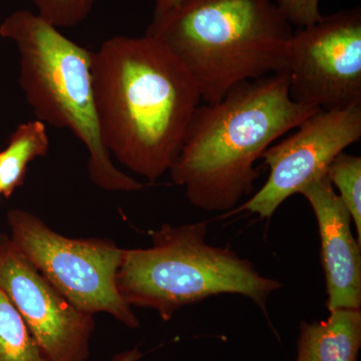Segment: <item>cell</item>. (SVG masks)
I'll list each match as a JSON object with an SVG mask.
<instances>
[{"label": "cell", "mask_w": 361, "mask_h": 361, "mask_svg": "<svg viewBox=\"0 0 361 361\" xmlns=\"http://www.w3.org/2000/svg\"><path fill=\"white\" fill-rule=\"evenodd\" d=\"M97 121L111 158L156 182L170 170L191 116L198 85L160 40L114 37L92 51Z\"/></svg>", "instance_id": "obj_1"}, {"label": "cell", "mask_w": 361, "mask_h": 361, "mask_svg": "<svg viewBox=\"0 0 361 361\" xmlns=\"http://www.w3.org/2000/svg\"><path fill=\"white\" fill-rule=\"evenodd\" d=\"M317 111L292 101L286 71L242 82L220 101L197 106L169 170L171 179L197 208L234 210L253 190L256 161Z\"/></svg>", "instance_id": "obj_2"}, {"label": "cell", "mask_w": 361, "mask_h": 361, "mask_svg": "<svg viewBox=\"0 0 361 361\" xmlns=\"http://www.w3.org/2000/svg\"><path fill=\"white\" fill-rule=\"evenodd\" d=\"M146 35L160 40L214 104L242 82L283 73L293 30L271 0H182Z\"/></svg>", "instance_id": "obj_3"}, {"label": "cell", "mask_w": 361, "mask_h": 361, "mask_svg": "<svg viewBox=\"0 0 361 361\" xmlns=\"http://www.w3.org/2000/svg\"><path fill=\"white\" fill-rule=\"evenodd\" d=\"M0 37L18 49V82L37 120L70 130L85 145L92 182L108 192L142 190L145 185L118 170L104 146L94 102L92 51L25 9L2 21Z\"/></svg>", "instance_id": "obj_4"}, {"label": "cell", "mask_w": 361, "mask_h": 361, "mask_svg": "<svg viewBox=\"0 0 361 361\" xmlns=\"http://www.w3.org/2000/svg\"><path fill=\"white\" fill-rule=\"evenodd\" d=\"M206 222L164 224L147 249H123L116 286L130 307L149 308L164 322L184 306L220 294H238L267 312L269 297L281 288L250 261L207 242Z\"/></svg>", "instance_id": "obj_5"}, {"label": "cell", "mask_w": 361, "mask_h": 361, "mask_svg": "<svg viewBox=\"0 0 361 361\" xmlns=\"http://www.w3.org/2000/svg\"><path fill=\"white\" fill-rule=\"evenodd\" d=\"M7 223L14 245L78 310L106 313L129 329H139V319L116 286L123 249L115 242L63 236L21 209L9 211Z\"/></svg>", "instance_id": "obj_6"}, {"label": "cell", "mask_w": 361, "mask_h": 361, "mask_svg": "<svg viewBox=\"0 0 361 361\" xmlns=\"http://www.w3.org/2000/svg\"><path fill=\"white\" fill-rule=\"evenodd\" d=\"M285 71L292 101L320 111L361 104L360 7L322 16L287 45Z\"/></svg>", "instance_id": "obj_7"}, {"label": "cell", "mask_w": 361, "mask_h": 361, "mask_svg": "<svg viewBox=\"0 0 361 361\" xmlns=\"http://www.w3.org/2000/svg\"><path fill=\"white\" fill-rule=\"evenodd\" d=\"M296 130L271 145L262 155L269 168L264 186L238 210L270 219L283 202L327 175L330 164L361 137V104L336 111H317Z\"/></svg>", "instance_id": "obj_8"}, {"label": "cell", "mask_w": 361, "mask_h": 361, "mask_svg": "<svg viewBox=\"0 0 361 361\" xmlns=\"http://www.w3.org/2000/svg\"><path fill=\"white\" fill-rule=\"evenodd\" d=\"M0 290L13 304L45 361H87L94 315L78 310L0 234Z\"/></svg>", "instance_id": "obj_9"}, {"label": "cell", "mask_w": 361, "mask_h": 361, "mask_svg": "<svg viewBox=\"0 0 361 361\" xmlns=\"http://www.w3.org/2000/svg\"><path fill=\"white\" fill-rule=\"evenodd\" d=\"M300 194L310 204L319 229L327 308L360 310L361 249L351 232L348 208L327 175L312 180Z\"/></svg>", "instance_id": "obj_10"}, {"label": "cell", "mask_w": 361, "mask_h": 361, "mask_svg": "<svg viewBox=\"0 0 361 361\" xmlns=\"http://www.w3.org/2000/svg\"><path fill=\"white\" fill-rule=\"evenodd\" d=\"M361 346V310L330 311L325 322L300 323L296 361H356Z\"/></svg>", "instance_id": "obj_11"}, {"label": "cell", "mask_w": 361, "mask_h": 361, "mask_svg": "<svg viewBox=\"0 0 361 361\" xmlns=\"http://www.w3.org/2000/svg\"><path fill=\"white\" fill-rule=\"evenodd\" d=\"M49 149L47 125L40 121L20 123L14 130L6 148L0 151V188L4 198L23 186L30 164L47 155Z\"/></svg>", "instance_id": "obj_12"}, {"label": "cell", "mask_w": 361, "mask_h": 361, "mask_svg": "<svg viewBox=\"0 0 361 361\" xmlns=\"http://www.w3.org/2000/svg\"><path fill=\"white\" fill-rule=\"evenodd\" d=\"M0 361H45L20 312L1 290Z\"/></svg>", "instance_id": "obj_13"}, {"label": "cell", "mask_w": 361, "mask_h": 361, "mask_svg": "<svg viewBox=\"0 0 361 361\" xmlns=\"http://www.w3.org/2000/svg\"><path fill=\"white\" fill-rule=\"evenodd\" d=\"M327 177L338 189L344 205L350 214L361 245V158L342 152L330 164Z\"/></svg>", "instance_id": "obj_14"}, {"label": "cell", "mask_w": 361, "mask_h": 361, "mask_svg": "<svg viewBox=\"0 0 361 361\" xmlns=\"http://www.w3.org/2000/svg\"><path fill=\"white\" fill-rule=\"evenodd\" d=\"M37 13L59 28L80 25L92 13L96 0H30Z\"/></svg>", "instance_id": "obj_15"}, {"label": "cell", "mask_w": 361, "mask_h": 361, "mask_svg": "<svg viewBox=\"0 0 361 361\" xmlns=\"http://www.w3.org/2000/svg\"><path fill=\"white\" fill-rule=\"evenodd\" d=\"M278 8L290 25L302 28L322 18L319 0H278Z\"/></svg>", "instance_id": "obj_16"}, {"label": "cell", "mask_w": 361, "mask_h": 361, "mask_svg": "<svg viewBox=\"0 0 361 361\" xmlns=\"http://www.w3.org/2000/svg\"><path fill=\"white\" fill-rule=\"evenodd\" d=\"M180 1H182V0H155L153 20H159L161 16L168 13L169 11H172Z\"/></svg>", "instance_id": "obj_17"}, {"label": "cell", "mask_w": 361, "mask_h": 361, "mask_svg": "<svg viewBox=\"0 0 361 361\" xmlns=\"http://www.w3.org/2000/svg\"><path fill=\"white\" fill-rule=\"evenodd\" d=\"M142 355L141 351L137 348L130 349V350L123 351L122 353H118L113 361H137L141 360Z\"/></svg>", "instance_id": "obj_18"}, {"label": "cell", "mask_w": 361, "mask_h": 361, "mask_svg": "<svg viewBox=\"0 0 361 361\" xmlns=\"http://www.w3.org/2000/svg\"><path fill=\"white\" fill-rule=\"evenodd\" d=\"M2 196V192H1V188H0V198H1Z\"/></svg>", "instance_id": "obj_19"}]
</instances>
